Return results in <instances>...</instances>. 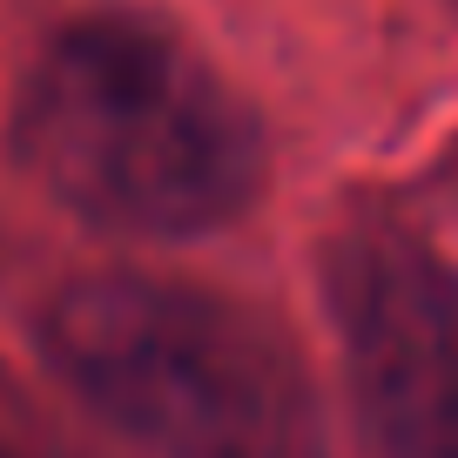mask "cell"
<instances>
[{
	"instance_id": "cell-1",
	"label": "cell",
	"mask_w": 458,
	"mask_h": 458,
	"mask_svg": "<svg viewBox=\"0 0 458 458\" xmlns=\"http://www.w3.org/2000/svg\"><path fill=\"white\" fill-rule=\"evenodd\" d=\"M21 162L114 236H209L263 189L250 101L148 14L55 28L14 101Z\"/></svg>"
},
{
	"instance_id": "cell-2",
	"label": "cell",
	"mask_w": 458,
	"mask_h": 458,
	"mask_svg": "<svg viewBox=\"0 0 458 458\" xmlns=\"http://www.w3.org/2000/svg\"><path fill=\"white\" fill-rule=\"evenodd\" d=\"M41 344L55 371L156 458H324L303 358L236 297L101 270L47 303Z\"/></svg>"
},
{
	"instance_id": "cell-3",
	"label": "cell",
	"mask_w": 458,
	"mask_h": 458,
	"mask_svg": "<svg viewBox=\"0 0 458 458\" xmlns=\"http://www.w3.org/2000/svg\"><path fill=\"white\" fill-rule=\"evenodd\" d=\"M344 377L377 458H458V276L398 223L344 229L324 257Z\"/></svg>"
},
{
	"instance_id": "cell-4",
	"label": "cell",
	"mask_w": 458,
	"mask_h": 458,
	"mask_svg": "<svg viewBox=\"0 0 458 458\" xmlns=\"http://www.w3.org/2000/svg\"><path fill=\"white\" fill-rule=\"evenodd\" d=\"M0 458H14V445H7V438H0Z\"/></svg>"
}]
</instances>
